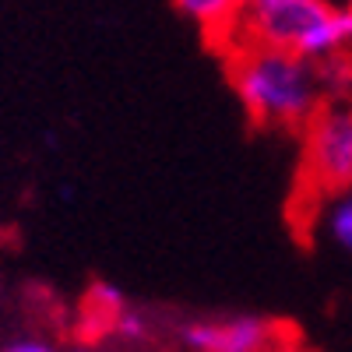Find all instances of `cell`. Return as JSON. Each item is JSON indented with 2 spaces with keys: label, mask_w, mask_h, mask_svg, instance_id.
Wrapping results in <instances>:
<instances>
[{
  "label": "cell",
  "mask_w": 352,
  "mask_h": 352,
  "mask_svg": "<svg viewBox=\"0 0 352 352\" xmlns=\"http://www.w3.org/2000/svg\"><path fill=\"white\" fill-rule=\"evenodd\" d=\"M229 85L257 127L303 131L328 102L317 60L272 46H236L229 60Z\"/></svg>",
  "instance_id": "6da1fadb"
},
{
  "label": "cell",
  "mask_w": 352,
  "mask_h": 352,
  "mask_svg": "<svg viewBox=\"0 0 352 352\" xmlns=\"http://www.w3.org/2000/svg\"><path fill=\"white\" fill-rule=\"evenodd\" d=\"M229 32L236 46H272L324 60L352 50V0H243Z\"/></svg>",
  "instance_id": "7a4b0ae2"
},
{
  "label": "cell",
  "mask_w": 352,
  "mask_h": 352,
  "mask_svg": "<svg viewBox=\"0 0 352 352\" xmlns=\"http://www.w3.org/2000/svg\"><path fill=\"white\" fill-rule=\"evenodd\" d=\"M303 155L307 173L317 194L338 190L352 184V106L342 99H328L303 127Z\"/></svg>",
  "instance_id": "3957f363"
},
{
  "label": "cell",
  "mask_w": 352,
  "mask_h": 352,
  "mask_svg": "<svg viewBox=\"0 0 352 352\" xmlns=\"http://www.w3.org/2000/svg\"><path fill=\"white\" fill-rule=\"evenodd\" d=\"M180 342L190 352H275L282 345L278 324L264 317H222V320H187Z\"/></svg>",
  "instance_id": "277c9868"
},
{
  "label": "cell",
  "mask_w": 352,
  "mask_h": 352,
  "mask_svg": "<svg viewBox=\"0 0 352 352\" xmlns=\"http://www.w3.org/2000/svg\"><path fill=\"white\" fill-rule=\"evenodd\" d=\"M317 229H320V236H324L335 250L352 257V184L320 194Z\"/></svg>",
  "instance_id": "5b68a950"
},
{
  "label": "cell",
  "mask_w": 352,
  "mask_h": 352,
  "mask_svg": "<svg viewBox=\"0 0 352 352\" xmlns=\"http://www.w3.org/2000/svg\"><path fill=\"white\" fill-rule=\"evenodd\" d=\"M173 8L204 28H229L236 21L243 0H173Z\"/></svg>",
  "instance_id": "8992f818"
},
{
  "label": "cell",
  "mask_w": 352,
  "mask_h": 352,
  "mask_svg": "<svg viewBox=\"0 0 352 352\" xmlns=\"http://www.w3.org/2000/svg\"><path fill=\"white\" fill-rule=\"evenodd\" d=\"M317 74H320V88H324V96L338 99L345 88L352 85V56H349V50L317 60Z\"/></svg>",
  "instance_id": "52a82bcc"
},
{
  "label": "cell",
  "mask_w": 352,
  "mask_h": 352,
  "mask_svg": "<svg viewBox=\"0 0 352 352\" xmlns=\"http://www.w3.org/2000/svg\"><path fill=\"white\" fill-rule=\"evenodd\" d=\"M92 303H96V310L113 324V317L120 314L124 307H127V300H124V292L116 289V285H109V282H99L96 289H92Z\"/></svg>",
  "instance_id": "ba28073f"
},
{
  "label": "cell",
  "mask_w": 352,
  "mask_h": 352,
  "mask_svg": "<svg viewBox=\"0 0 352 352\" xmlns=\"http://www.w3.org/2000/svg\"><path fill=\"white\" fill-rule=\"evenodd\" d=\"M120 338H127V342H141L144 335H148V320H144L138 310H131V307H124L120 314L113 317V324H109Z\"/></svg>",
  "instance_id": "9c48e42d"
},
{
  "label": "cell",
  "mask_w": 352,
  "mask_h": 352,
  "mask_svg": "<svg viewBox=\"0 0 352 352\" xmlns=\"http://www.w3.org/2000/svg\"><path fill=\"white\" fill-rule=\"evenodd\" d=\"M4 352H56V349L46 345V342H14V345H8Z\"/></svg>",
  "instance_id": "30bf717a"
},
{
  "label": "cell",
  "mask_w": 352,
  "mask_h": 352,
  "mask_svg": "<svg viewBox=\"0 0 352 352\" xmlns=\"http://www.w3.org/2000/svg\"><path fill=\"white\" fill-rule=\"evenodd\" d=\"M71 352H88V349H71Z\"/></svg>",
  "instance_id": "8fae6325"
}]
</instances>
